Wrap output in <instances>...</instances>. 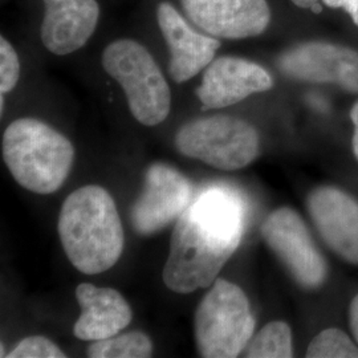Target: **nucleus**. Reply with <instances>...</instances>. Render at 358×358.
I'll return each mask as SVG.
<instances>
[{"instance_id": "obj_1", "label": "nucleus", "mask_w": 358, "mask_h": 358, "mask_svg": "<svg viewBox=\"0 0 358 358\" xmlns=\"http://www.w3.org/2000/svg\"><path fill=\"white\" fill-rule=\"evenodd\" d=\"M248 215L236 189L211 185L196 194L176 222L164 282L177 294L211 287L239 248Z\"/></svg>"}, {"instance_id": "obj_2", "label": "nucleus", "mask_w": 358, "mask_h": 358, "mask_svg": "<svg viewBox=\"0 0 358 358\" xmlns=\"http://www.w3.org/2000/svg\"><path fill=\"white\" fill-rule=\"evenodd\" d=\"M57 231L66 257L85 275L115 267L122 255V223L112 195L101 186L88 185L66 196Z\"/></svg>"}, {"instance_id": "obj_3", "label": "nucleus", "mask_w": 358, "mask_h": 358, "mask_svg": "<svg viewBox=\"0 0 358 358\" xmlns=\"http://www.w3.org/2000/svg\"><path fill=\"white\" fill-rule=\"evenodd\" d=\"M1 148L16 183L36 194L57 192L75 161L72 142L35 118L13 121L3 134Z\"/></svg>"}, {"instance_id": "obj_4", "label": "nucleus", "mask_w": 358, "mask_h": 358, "mask_svg": "<svg viewBox=\"0 0 358 358\" xmlns=\"http://www.w3.org/2000/svg\"><path fill=\"white\" fill-rule=\"evenodd\" d=\"M255 324L243 289L217 278L195 310L194 336L199 355L238 357L251 341Z\"/></svg>"}, {"instance_id": "obj_5", "label": "nucleus", "mask_w": 358, "mask_h": 358, "mask_svg": "<svg viewBox=\"0 0 358 358\" xmlns=\"http://www.w3.org/2000/svg\"><path fill=\"white\" fill-rule=\"evenodd\" d=\"M103 66L124 90L133 117L146 127L164 122L171 92L153 56L134 40H117L103 53Z\"/></svg>"}, {"instance_id": "obj_6", "label": "nucleus", "mask_w": 358, "mask_h": 358, "mask_svg": "<svg viewBox=\"0 0 358 358\" xmlns=\"http://www.w3.org/2000/svg\"><path fill=\"white\" fill-rule=\"evenodd\" d=\"M178 152L224 171L254 162L260 152L256 129L232 115H211L187 122L176 136Z\"/></svg>"}, {"instance_id": "obj_7", "label": "nucleus", "mask_w": 358, "mask_h": 358, "mask_svg": "<svg viewBox=\"0 0 358 358\" xmlns=\"http://www.w3.org/2000/svg\"><path fill=\"white\" fill-rule=\"evenodd\" d=\"M262 236L301 287L313 289L324 282L327 263L294 210L282 207L271 213L262 226Z\"/></svg>"}, {"instance_id": "obj_8", "label": "nucleus", "mask_w": 358, "mask_h": 358, "mask_svg": "<svg viewBox=\"0 0 358 358\" xmlns=\"http://www.w3.org/2000/svg\"><path fill=\"white\" fill-rule=\"evenodd\" d=\"M192 198V182L180 171L165 164H154L146 170L143 190L131 206V226L142 236L157 234L177 222Z\"/></svg>"}, {"instance_id": "obj_9", "label": "nucleus", "mask_w": 358, "mask_h": 358, "mask_svg": "<svg viewBox=\"0 0 358 358\" xmlns=\"http://www.w3.org/2000/svg\"><path fill=\"white\" fill-rule=\"evenodd\" d=\"M279 68L288 76L328 83L358 93V52L329 43H306L284 52Z\"/></svg>"}, {"instance_id": "obj_10", "label": "nucleus", "mask_w": 358, "mask_h": 358, "mask_svg": "<svg viewBox=\"0 0 358 358\" xmlns=\"http://www.w3.org/2000/svg\"><path fill=\"white\" fill-rule=\"evenodd\" d=\"M187 17L211 36H257L271 19L266 0H182Z\"/></svg>"}, {"instance_id": "obj_11", "label": "nucleus", "mask_w": 358, "mask_h": 358, "mask_svg": "<svg viewBox=\"0 0 358 358\" xmlns=\"http://www.w3.org/2000/svg\"><path fill=\"white\" fill-rule=\"evenodd\" d=\"M308 210L322 239L344 260L358 264V203L346 192L322 186L308 198Z\"/></svg>"}, {"instance_id": "obj_12", "label": "nucleus", "mask_w": 358, "mask_h": 358, "mask_svg": "<svg viewBox=\"0 0 358 358\" xmlns=\"http://www.w3.org/2000/svg\"><path fill=\"white\" fill-rule=\"evenodd\" d=\"M272 85V77L260 65L224 56L207 66L196 96L206 109H219L243 101L254 93L271 90Z\"/></svg>"}, {"instance_id": "obj_13", "label": "nucleus", "mask_w": 358, "mask_h": 358, "mask_svg": "<svg viewBox=\"0 0 358 358\" xmlns=\"http://www.w3.org/2000/svg\"><path fill=\"white\" fill-rule=\"evenodd\" d=\"M157 19L170 51L169 73L174 81L185 83L211 64L220 47L217 38L194 31L169 3L158 6Z\"/></svg>"}, {"instance_id": "obj_14", "label": "nucleus", "mask_w": 358, "mask_h": 358, "mask_svg": "<svg viewBox=\"0 0 358 358\" xmlns=\"http://www.w3.org/2000/svg\"><path fill=\"white\" fill-rule=\"evenodd\" d=\"M40 38L48 51L64 56L80 50L93 35L100 8L96 0H43Z\"/></svg>"}, {"instance_id": "obj_15", "label": "nucleus", "mask_w": 358, "mask_h": 358, "mask_svg": "<svg viewBox=\"0 0 358 358\" xmlns=\"http://www.w3.org/2000/svg\"><path fill=\"white\" fill-rule=\"evenodd\" d=\"M76 299L81 315L73 333L83 341H99L124 331L133 317L125 297L113 288H100L90 282L77 285Z\"/></svg>"}, {"instance_id": "obj_16", "label": "nucleus", "mask_w": 358, "mask_h": 358, "mask_svg": "<svg viewBox=\"0 0 358 358\" xmlns=\"http://www.w3.org/2000/svg\"><path fill=\"white\" fill-rule=\"evenodd\" d=\"M152 355L153 343L141 331L92 341L88 348V356L92 358H148Z\"/></svg>"}, {"instance_id": "obj_17", "label": "nucleus", "mask_w": 358, "mask_h": 358, "mask_svg": "<svg viewBox=\"0 0 358 358\" xmlns=\"http://www.w3.org/2000/svg\"><path fill=\"white\" fill-rule=\"evenodd\" d=\"M292 356V332L284 321L267 324L245 348V357L289 358Z\"/></svg>"}, {"instance_id": "obj_18", "label": "nucleus", "mask_w": 358, "mask_h": 358, "mask_svg": "<svg viewBox=\"0 0 358 358\" xmlns=\"http://www.w3.org/2000/svg\"><path fill=\"white\" fill-rule=\"evenodd\" d=\"M309 358H357L358 346L341 329L329 328L319 333L308 346Z\"/></svg>"}, {"instance_id": "obj_19", "label": "nucleus", "mask_w": 358, "mask_h": 358, "mask_svg": "<svg viewBox=\"0 0 358 358\" xmlns=\"http://www.w3.org/2000/svg\"><path fill=\"white\" fill-rule=\"evenodd\" d=\"M8 358H65L66 355L53 341L43 336H31L7 355Z\"/></svg>"}, {"instance_id": "obj_20", "label": "nucleus", "mask_w": 358, "mask_h": 358, "mask_svg": "<svg viewBox=\"0 0 358 358\" xmlns=\"http://www.w3.org/2000/svg\"><path fill=\"white\" fill-rule=\"evenodd\" d=\"M19 73L20 64L16 52L6 38H0V90L3 94L15 88Z\"/></svg>"}, {"instance_id": "obj_21", "label": "nucleus", "mask_w": 358, "mask_h": 358, "mask_svg": "<svg viewBox=\"0 0 358 358\" xmlns=\"http://www.w3.org/2000/svg\"><path fill=\"white\" fill-rule=\"evenodd\" d=\"M332 8H343L349 13L358 26V0H324Z\"/></svg>"}, {"instance_id": "obj_22", "label": "nucleus", "mask_w": 358, "mask_h": 358, "mask_svg": "<svg viewBox=\"0 0 358 358\" xmlns=\"http://www.w3.org/2000/svg\"><path fill=\"white\" fill-rule=\"evenodd\" d=\"M349 320L353 336L358 344V294L353 299L350 307H349Z\"/></svg>"}, {"instance_id": "obj_23", "label": "nucleus", "mask_w": 358, "mask_h": 358, "mask_svg": "<svg viewBox=\"0 0 358 358\" xmlns=\"http://www.w3.org/2000/svg\"><path fill=\"white\" fill-rule=\"evenodd\" d=\"M350 118H352V122L355 125V131H353V153L356 155V158L358 159V101L355 103L352 112H350Z\"/></svg>"}, {"instance_id": "obj_24", "label": "nucleus", "mask_w": 358, "mask_h": 358, "mask_svg": "<svg viewBox=\"0 0 358 358\" xmlns=\"http://www.w3.org/2000/svg\"><path fill=\"white\" fill-rule=\"evenodd\" d=\"M296 6L301 7V8H312L315 10V7L319 10L317 7V1L319 0H292Z\"/></svg>"}]
</instances>
